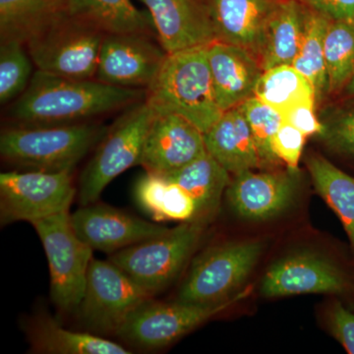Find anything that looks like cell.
Masks as SVG:
<instances>
[{
  "label": "cell",
  "instance_id": "36",
  "mask_svg": "<svg viewBox=\"0 0 354 354\" xmlns=\"http://www.w3.org/2000/svg\"><path fill=\"white\" fill-rule=\"evenodd\" d=\"M333 334L349 354H354V313L342 304H335L330 313Z\"/></svg>",
  "mask_w": 354,
  "mask_h": 354
},
{
  "label": "cell",
  "instance_id": "20",
  "mask_svg": "<svg viewBox=\"0 0 354 354\" xmlns=\"http://www.w3.org/2000/svg\"><path fill=\"white\" fill-rule=\"evenodd\" d=\"M207 151L230 174L262 167L252 132L241 106L225 111L204 133Z\"/></svg>",
  "mask_w": 354,
  "mask_h": 354
},
{
  "label": "cell",
  "instance_id": "31",
  "mask_svg": "<svg viewBox=\"0 0 354 354\" xmlns=\"http://www.w3.org/2000/svg\"><path fill=\"white\" fill-rule=\"evenodd\" d=\"M32 62L24 44L1 41L0 46V102L15 101L31 82Z\"/></svg>",
  "mask_w": 354,
  "mask_h": 354
},
{
  "label": "cell",
  "instance_id": "1",
  "mask_svg": "<svg viewBox=\"0 0 354 354\" xmlns=\"http://www.w3.org/2000/svg\"><path fill=\"white\" fill-rule=\"evenodd\" d=\"M144 97V88L64 78L37 70L7 115L23 127L74 124L131 106Z\"/></svg>",
  "mask_w": 354,
  "mask_h": 354
},
{
  "label": "cell",
  "instance_id": "15",
  "mask_svg": "<svg viewBox=\"0 0 354 354\" xmlns=\"http://www.w3.org/2000/svg\"><path fill=\"white\" fill-rule=\"evenodd\" d=\"M148 9L158 44L167 55L216 41L207 0H140Z\"/></svg>",
  "mask_w": 354,
  "mask_h": 354
},
{
  "label": "cell",
  "instance_id": "17",
  "mask_svg": "<svg viewBox=\"0 0 354 354\" xmlns=\"http://www.w3.org/2000/svg\"><path fill=\"white\" fill-rule=\"evenodd\" d=\"M207 50L214 94L223 113L254 97L264 69L252 53L218 41L209 44Z\"/></svg>",
  "mask_w": 354,
  "mask_h": 354
},
{
  "label": "cell",
  "instance_id": "34",
  "mask_svg": "<svg viewBox=\"0 0 354 354\" xmlns=\"http://www.w3.org/2000/svg\"><path fill=\"white\" fill-rule=\"evenodd\" d=\"M306 136L292 125L283 121L272 139V150L291 171H297Z\"/></svg>",
  "mask_w": 354,
  "mask_h": 354
},
{
  "label": "cell",
  "instance_id": "9",
  "mask_svg": "<svg viewBox=\"0 0 354 354\" xmlns=\"http://www.w3.org/2000/svg\"><path fill=\"white\" fill-rule=\"evenodd\" d=\"M73 171H7L0 174V221H34L68 212L76 188Z\"/></svg>",
  "mask_w": 354,
  "mask_h": 354
},
{
  "label": "cell",
  "instance_id": "4",
  "mask_svg": "<svg viewBox=\"0 0 354 354\" xmlns=\"http://www.w3.org/2000/svg\"><path fill=\"white\" fill-rule=\"evenodd\" d=\"M204 225L185 221L167 234L113 253L109 261L155 297L183 271L201 239Z\"/></svg>",
  "mask_w": 354,
  "mask_h": 354
},
{
  "label": "cell",
  "instance_id": "3",
  "mask_svg": "<svg viewBox=\"0 0 354 354\" xmlns=\"http://www.w3.org/2000/svg\"><path fill=\"white\" fill-rule=\"evenodd\" d=\"M102 135L90 123L23 127L3 130L0 153L9 164L30 171H73Z\"/></svg>",
  "mask_w": 354,
  "mask_h": 354
},
{
  "label": "cell",
  "instance_id": "33",
  "mask_svg": "<svg viewBox=\"0 0 354 354\" xmlns=\"http://www.w3.org/2000/svg\"><path fill=\"white\" fill-rule=\"evenodd\" d=\"M323 125L320 136L326 145L354 157V109L335 114Z\"/></svg>",
  "mask_w": 354,
  "mask_h": 354
},
{
  "label": "cell",
  "instance_id": "35",
  "mask_svg": "<svg viewBox=\"0 0 354 354\" xmlns=\"http://www.w3.org/2000/svg\"><path fill=\"white\" fill-rule=\"evenodd\" d=\"M315 106V102H302L283 114V121L297 128L306 137L321 135L324 125L317 118Z\"/></svg>",
  "mask_w": 354,
  "mask_h": 354
},
{
  "label": "cell",
  "instance_id": "11",
  "mask_svg": "<svg viewBox=\"0 0 354 354\" xmlns=\"http://www.w3.org/2000/svg\"><path fill=\"white\" fill-rule=\"evenodd\" d=\"M247 293L244 291L221 304L213 305L185 304L178 301L160 304L150 299L128 317L116 335L138 348H165L212 317L241 301Z\"/></svg>",
  "mask_w": 354,
  "mask_h": 354
},
{
  "label": "cell",
  "instance_id": "26",
  "mask_svg": "<svg viewBox=\"0 0 354 354\" xmlns=\"http://www.w3.org/2000/svg\"><path fill=\"white\" fill-rule=\"evenodd\" d=\"M137 204L156 221H195L196 205L176 183L160 174L146 172L135 185Z\"/></svg>",
  "mask_w": 354,
  "mask_h": 354
},
{
  "label": "cell",
  "instance_id": "19",
  "mask_svg": "<svg viewBox=\"0 0 354 354\" xmlns=\"http://www.w3.org/2000/svg\"><path fill=\"white\" fill-rule=\"evenodd\" d=\"M216 41L241 46L258 58L263 32L278 0H207Z\"/></svg>",
  "mask_w": 354,
  "mask_h": 354
},
{
  "label": "cell",
  "instance_id": "29",
  "mask_svg": "<svg viewBox=\"0 0 354 354\" xmlns=\"http://www.w3.org/2000/svg\"><path fill=\"white\" fill-rule=\"evenodd\" d=\"M307 7V6H306ZM330 20L307 7L301 46L292 66L308 79L315 91L316 104L329 95L325 60V38Z\"/></svg>",
  "mask_w": 354,
  "mask_h": 354
},
{
  "label": "cell",
  "instance_id": "38",
  "mask_svg": "<svg viewBox=\"0 0 354 354\" xmlns=\"http://www.w3.org/2000/svg\"><path fill=\"white\" fill-rule=\"evenodd\" d=\"M344 91H346V94L349 95H354V75L353 76V78H351V80L349 81L348 86L344 88Z\"/></svg>",
  "mask_w": 354,
  "mask_h": 354
},
{
  "label": "cell",
  "instance_id": "18",
  "mask_svg": "<svg viewBox=\"0 0 354 354\" xmlns=\"http://www.w3.org/2000/svg\"><path fill=\"white\" fill-rule=\"evenodd\" d=\"M346 283L337 267L314 255L290 256L272 265L265 274L261 292L266 297L305 293H341Z\"/></svg>",
  "mask_w": 354,
  "mask_h": 354
},
{
  "label": "cell",
  "instance_id": "13",
  "mask_svg": "<svg viewBox=\"0 0 354 354\" xmlns=\"http://www.w3.org/2000/svg\"><path fill=\"white\" fill-rule=\"evenodd\" d=\"M79 239L93 250L115 253L167 234L169 228L101 204H88L70 215Z\"/></svg>",
  "mask_w": 354,
  "mask_h": 354
},
{
  "label": "cell",
  "instance_id": "21",
  "mask_svg": "<svg viewBox=\"0 0 354 354\" xmlns=\"http://www.w3.org/2000/svg\"><path fill=\"white\" fill-rule=\"evenodd\" d=\"M306 16L307 7L300 0H278L266 25L258 55L264 71L292 65L304 39Z\"/></svg>",
  "mask_w": 354,
  "mask_h": 354
},
{
  "label": "cell",
  "instance_id": "14",
  "mask_svg": "<svg viewBox=\"0 0 354 354\" xmlns=\"http://www.w3.org/2000/svg\"><path fill=\"white\" fill-rule=\"evenodd\" d=\"M207 152L204 133L178 114L158 113L147 134L140 165L167 176Z\"/></svg>",
  "mask_w": 354,
  "mask_h": 354
},
{
  "label": "cell",
  "instance_id": "7",
  "mask_svg": "<svg viewBox=\"0 0 354 354\" xmlns=\"http://www.w3.org/2000/svg\"><path fill=\"white\" fill-rule=\"evenodd\" d=\"M157 114L146 101L139 102L108 133L81 174L82 206L95 203L114 178L140 165L147 134Z\"/></svg>",
  "mask_w": 354,
  "mask_h": 354
},
{
  "label": "cell",
  "instance_id": "28",
  "mask_svg": "<svg viewBox=\"0 0 354 354\" xmlns=\"http://www.w3.org/2000/svg\"><path fill=\"white\" fill-rule=\"evenodd\" d=\"M254 95L281 116L302 102H316L313 86L292 65L265 70Z\"/></svg>",
  "mask_w": 354,
  "mask_h": 354
},
{
  "label": "cell",
  "instance_id": "27",
  "mask_svg": "<svg viewBox=\"0 0 354 354\" xmlns=\"http://www.w3.org/2000/svg\"><path fill=\"white\" fill-rule=\"evenodd\" d=\"M306 165L317 191L339 216L354 248V177L322 156H309Z\"/></svg>",
  "mask_w": 354,
  "mask_h": 354
},
{
  "label": "cell",
  "instance_id": "23",
  "mask_svg": "<svg viewBox=\"0 0 354 354\" xmlns=\"http://www.w3.org/2000/svg\"><path fill=\"white\" fill-rule=\"evenodd\" d=\"M69 15V0H0V38L26 46Z\"/></svg>",
  "mask_w": 354,
  "mask_h": 354
},
{
  "label": "cell",
  "instance_id": "16",
  "mask_svg": "<svg viewBox=\"0 0 354 354\" xmlns=\"http://www.w3.org/2000/svg\"><path fill=\"white\" fill-rule=\"evenodd\" d=\"M297 172L245 171L235 174L227 191L232 208L242 218L264 221L279 215L293 201Z\"/></svg>",
  "mask_w": 354,
  "mask_h": 354
},
{
  "label": "cell",
  "instance_id": "24",
  "mask_svg": "<svg viewBox=\"0 0 354 354\" xmlns=\"http://www.w3.org/2000/svg\"><path fill=\"white\" fill-rule=\"evenodd\" d=\"M32 351L46 354H130L124 346L88 333L74 332L48 315L37 316L27 326Z\"/></svg>",
  "mask_w": 354,
  "mask_h": 354
},
{
  "label": "cell",
  "instance_id": "5",
  "mask_svg": "<svg viewBox=\"0 0 354 354\" xmlns=\"http://www.w3.org/2000/svg\"><path fill=\"white\" fill-rule=\"evenodd\" d=\"M106 34L69 15L26 44L37 70L77 80H95Z\"/></svg>",
  "mask_w": 354,
  "mask_h": 354
},
{
  "label": "cell",
  "instance_id": "6",
  "mask_svg": "<svg viewBox=\"0 0 354 354\" xmlns=\"http://www.w3.org/2000/svg\"><path fill=\"white\" fill-rule=\"evenodd\" d=\"M48 258L50 297L64 312L76 311L85 292L93 249L72 227L68 212L32 223Z\"/></svg>",
  "mask_w": 354,
  "mask_h": 354
},
{
  "label": "cell",
  "instance_id": "2",
  "mask_svg": "<svg viewBox=\"0 0 354 354\" xmlns=\"http://www.w3.org/2000/svg\"><path fill=\"white\" fill-rule=\"evenodd\" d=\"M145 101L158 113L178 114L208 131L223 111L214 94L207 46L167 55Z\"/></svg>",
  "mask_w": 354,
  "mask_h": 354
},
{
  "label": "cell",
  "instance_id": "12",
  "mask_svg": "<svg viewBox=\"0 0 354 354\" xmlns=\"http://www.w3.org/2000/svg\"><path fill=\"white\" fill-rule=\"evenodd\" d=\"M167 55L150 34H106L95 79L116 87L147 90L157 78Z\"/></svg>",
  "mask_w": 354,
  "mask_h": 354
},
{
  "label": "cell",
  "instance_id": "32",
  "mask_svg": "<svg viewBox=\"0 0 354 354\" xmlns=\"http://www.w3.org/2000/svg\"><path fill=\"white\" fill-rule=\"evenodd\" d=\"M241 108L252 132L262 167L278 165L281 160L272 150V139L283 123V116L255 95L241 104Z\"/></svg>",
  "mask_w": 354,
  "mask_h": 354
},
{
  "label": "cell",
  "instance_id": "8",
  "mask_svg": "<svg viewBox=\"0 0 354 354\" xmlns=\"http://www.w3.org/2000/svg\"><path fill=\"white\" fill-rule=\"evenodd\" d=\"M263 251L261 241L237 242L207 249L193 261L176 301L213 305L234 297Z\"/></svg>",
  "mask_w": 354,
  "mask_h": 354
},
{
  "label": "cell",
  "instance_id": "25",
  "mask_svg": "<svg viewBox=\"0 0 354 354\" xmlns=\"http://www.w3.org/2000/svg\"><path fill=\"white\" fill-rule=\"evenodd\" d=\"M69 10L104 34H151L155 29L150 14L139 10L131 0H69Z\"/></svg>",
  "mask_w": 354,
  "mask_h": 354
},
{
  "label": "cell",
  "instance_id": "22",
  "mask_svg": "<svg viewBox=\"0 0 354 354\" xmlns=\"http://www.w3.org/2000/svg\"><path fill=\"white\" fill-rule=\"evenodd\" d=\"M196 205L195 221L206 223L216 215L221 197L230 185V174L207 151L169 176Z\"/></svg>",
  "mask_w": 354,
  "mask_h": 354
},
{
  "label": "cell",
  "instance_id": "10",
  "mask_svg": "<svg viewBox=\"0 0 354 354\" xmlns=\"http://www.w3.org/2000/svg\"><path fill=\"white\" fill-rule=\"evenodd\" d=\"M153 298L113 262L93 258L77 311L95 334L116 335L128 317Z\"/></svg>",
  "mask_w": 354,
  "mask_h": 354
},
{
  "label": "cell",
  "instance_id": "30",
  "mask_svg": "<svg viewBox=\"0 0 354 354\" xmlns=\"http://www.w3.org/2000/svg\"><path fill=\"white\" fill-rule=\"evenodd\" d=\"M329 95L341 93L354 75V22L330 21L325 38Z\"/></svg>",
  "mask_w": 354,
  "mask_h": 354
},
{
  "label": "cell",
  "instance_id": "37",
  "mask_svg": "<svg viewBox=\"0 0 354 354\" xmlns=\"http://www.w3.org/2000/svg\"><path fill=\"white\" fill-rule=\"evenodd\" d=\"M305 6L330 21L354 22V0H300Z\"/></svg>",
  "mask_w": 354,
  "mask_h": 354
}]
</instances>
